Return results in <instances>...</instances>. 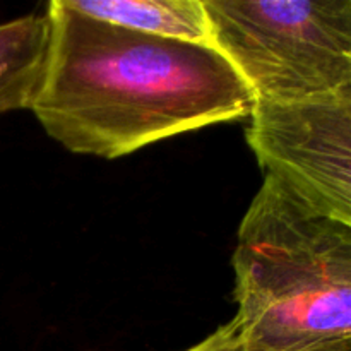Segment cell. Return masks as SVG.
Instances as JSON below:
<instances>
[{
    "label": "cell",
    "instance_id": "cell-3",
    "mask_svg": "<svg viewBox=\"0 0 351 351\" xmlns=\"http://www.w3.org/2000/svg\"><path fill=\"white\" fill-rule=\"evenodd\" d=\"M211 45L256 105H291L351 86V0H202Z\"/></svg>",
    "mask_w": 351,
    "mask_h": 351
},
{
    "label": "cell",
    "instance_id": "cell-1",
    "mask_svg": "<svg viewBox=\"0 0 351 351\" xmlns=\"http://www.w3.org/2000/svg\"><path fill=\"white\" fill-rule=\"evenodd\" d=\"M47 65L31 112L75 154L115 160L158 141L247 119L256 99L213 45L151 36L47 5Z\"/></svg>",
    "mask_w": 351,
    "mask_h": 351
},
{
    "label": "cell",
    "instance_id": "cell-7",
    "mask_svg": "<svg viewBox=\"0 0 351 351\" xmlns=\"http://www.w3.org/2000/svg\"><path fill=\"white\" fill-rule=\"evenodd\" d=\"M185 351H245L243 350L242 343L237 338V335L233 332V329L230 328V324L221 326L219 329H216L211 336L201 341L199 345L192 346V348ZM308 351H351V339L348 341L335 343V345H326L319 346V348L308 350Z\"/></svg>",
    "mask_w": 351,
    "mask_h": 351
},
{
    "label": "cell",
    "instance_id": "cell-2",
    "mask_svg": "<svg viewBox=\"0 0 351 351\" xmlns=\"http://www.w3.org/2000/svg\"><path fill=\"white\" fill-rule=\"evenodd\" d=\"M245 351H308L351 339V226L264 171L233 252Z\"/></svg>",
    "mask_w": 351,
    "mask_h": 351
},
{
    "label": "cell",
    "instance_id": "cell-4",
    "mask_svg": "<svg viewBox=\"0 0 351 351\" xmlns=\"http://www.w3.org/2000/svg\"><path fill=\"white\" fill-rule=\"evenodd\" d=\"M247 143L264 171L351 226V86L291 105H256Z\"/></svg>",
    "mask_w": 351,
    "mask_h": 351
},
{
    "label": "cell",
    "instance_id": "cell-5",
    "mask_svg": "<svg viewBox=\"0 0 351 351\" xmlns=\"http://www.w3.org/2000/svg\"><path fill=\"white\" fill-rule=\"evenodd\" d=\"M69 9L151 36L211 45L202 0H62Z\"/></svg>",
    "mask_w": 351,
    "mask_h": 351
},
{
    "label": "cell",
    "instance_id": "cell-6",
    "mask_svg": "<svg viewBox=\"0 0 351 351\" xmlns=\"http://www.w3.org/2000/svg\"><path fill=\"white\" fill-rule=\"evenodd\" d=\"M50 45L47 14H29L0 24V115L31 110Z\"/></svg>",
    "mask_w": 351,
    "mask_h": 351
}]
</instances>
